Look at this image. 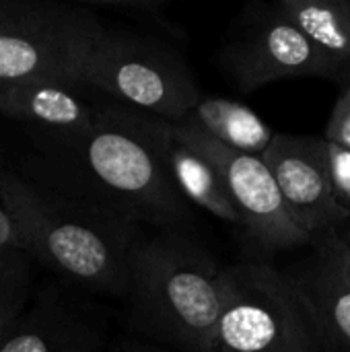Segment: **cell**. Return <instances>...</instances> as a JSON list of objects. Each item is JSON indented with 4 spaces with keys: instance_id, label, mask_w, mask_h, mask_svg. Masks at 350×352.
Returning a JSON list of instances; mask_svg holds the SVG:
<instances>
[{
    "instance_id": "obj_14",
    "label": "cell",
    "mask_w": 350,
    "mask_h": 352,
    "mask_svg": "<svg viewBox=\"0 0 350 352\" xmlns=\"http://www.w3.org/2000/svg\"><path fill=\"white\" fill-rule=\"evenodd\" d=\"M165 163L177 192L188 204L202 208L219 221L241 227L239 212L227 192L221 173L204 155L182 142L173 134L171 124H167Z\"/></svg>"
},
{
    "instance_id": "obj_11",
    "label": "cell",
    "mask_w": 350,
    "mask_h": 352,
    "mask_svg": "<svg viewBox=\"0 0 350 352\" xmlns=\"http://www.w3.org/2000/svg\"><path fill=\"white\" fill-rule=\"evenodd\" d=\"M85 87L64 80H27L0 91V116L47 134H80L93 128L103 103L89 101Z\"/></svg>"
},
{
    "instance_id": "obj_9",
    "label": "cell",
    "mask_w": 350,
    "mask_h": 352,
    "mask_svg": "<svg viewBox=\"0 0 350 352\" xmlns=\"http://www.w3.org/2000/svg\"><path fill=\"white\" fill-rule=\"evenodd\" d=\"M309 254L283 270L311 320L320 352H350V256L338 231L311 241Z\"/></svg>"
},
{
    "instance_id": "obj_3",
    "label": "cell",
    "mask_w": 350,
    "mask_h": 352,
    "mask_svg": "<svg viewBox=\"0 0 350 352\" xmlns=\"http://www.w3.org/2000/svg\"><path fill=\"white\" fill-rule=\"evenodd\" d=\"M225 274L227 266L188 231L144 235L124 297L128 330L138 340L175 352H212Z\"/></svg>"
},
{
    "instance_id": "obj_15",
    "label": "cell",
    "mask_w": 350,
    "mask_h": 352,
    "mask_svg": "<svg viewBox=\"0 0 350 352\" xmlns=\"http://www.w3.org/2000/svg\"><path fill=\"white\" fill-rule=\"evenodd\" d=\"M307 39L350 76V0H276ZM342 80V82H344Z\"/></svg>"
},
{
    "instance_id": "obj_4",
    "label": "cell",
    "mask_w": 350,
    "mask_h": 352,
    "mask_svg": "<svg viewBox=\"0 0 350 352\" xmlns=\"http://www.w3.org/2000/svg\"><path fill=\"white\" fill-rule=\"evenodd\" d=\"M80 85L169 124H179L202 97L173 41L130 29H99L83 62Z\"/></svg>"
},
{
    "instance_id": "obj_20",
    "label": "cell",
    "mask_w": 350,
    "mask_h": 352,
    "mask_svg": "<svg viewBox=\"0 0 350 352\" xmlns=\"http://www.w3.org/2000/svg\"><path fill=\"white\" fill-rule=\"evenodd\" d=\"M10 250H21V243H19V237H17L10 217L6 214V210L0 204V254L10 252Z\"/></svg>"
},
{
    "instance_id": "obj_2",
    "label": "cell",
    "mask_w": 350,
    "mask_h": 352,
    "mask_svg": "<svg viewBox=\"0 0 350 352\" xmlns=\"http://www.w3.org/2000/svg\"><path fill=\"white\" fill-rule=\"evenodd\" d=\"M0 204L31 260L72 285L124 301L136 250L146 235L142 225L68 198L2 161Z\"/></svg>"
},
{
    "instance_id": "obj_10",
    "label": "cell",
    "mask_w": 350,
    "mask_h": 352,
    "mask_svg": "<svg viewBox=\"0 0 350 352\" xmlns=\"http://www.w3.org/2000/svg\"><path fill=\"white\" fill-rule=\"evenodd\" d=\"M262 159L272 171L285 204L311 241L342 229L350 212L334 198L324 165L322 138L276 132Z\"/></svg>"
},
{
    "instance_id": "obj_21",
    "label": "cell",
    "mask_w": 350,
    "mask_h": 352,
    "mask_svg": "<svg viewBox=\"0 0 350 352\" xmlns=\"http://www.w3.org/2000/svg\"><path fill=\"white\" fill-rule=\"evenodd\" d=\"M113 352H175L171 349H165V346H159V344H153V342H144V340H138V338H128V340H122L116 351Z\"/></svg>"
},
{
    "instance_id": "obj_13",
    "label": "cell",
    "mask_w": 350,
    "mask_h": 352,
    "mask_svg": "<svg viewBox=\"0 0 350 352\" xmlns=\"http://www.w3.org/2000/svg\"><path fill=\"white\" fill-rule=\"evenodd\" d=\"M179 126L192 128L227 148L256 157H264L276 136L252 107L221 95H202Z\"/></svg>"
},
{
    "instance_id": "obj_6",
    "label": "cell",
    "mask_w": 350,
    "mask_h": 352,
    "mask_svg": "<svg viewBox=\"0 0 350 352\" xmlns=\"http://www.w3.org/2000/svg\"><path fill=\"white\" fill-rule=\"evenodd\" d=\"M87 6L0 0V91L27 80L80 85V68L101 29Z\"/></svg>"
},
{
    "instance_id": "obj_19",
    "label": "cell",
    "mask_w": 350,
    "mask_h": 352,
    "mask_svg": "<svg viewBox=\"0 0 350 352\" xmlns=\"http://www.w3.org/2000/svg\"><path fill=\"white\" fill-rule=\"evenodd\" d=\"M340 87H342V91H340L338 101H336V105L330 113V120L326 124L324 138L350 148V76Z\"/></svg>"
},
{
    "instance_id": "obj_17",
    "label": "cell",
    "mask_w": 350,
    "mask_h": 352,
    "mask_svg": "<svg viewBox=\"0 0 350 352\" xmlns=\"http://www.w3.org/2000/svg\"><path fill=\"white\" fill-rule=\"evenodd\" d=\"M91 6L122 12L149 29L161 31V35L169 41H186L188 37L186 31L169 19L165 0H103Z\"/></svg>"
},
{
    "instance_id": "obj_16",
    "label": "cell",
    "mask_w": 350,
    "mask_h": 352,
    "mask_svg": "<svg viewBox=\"0 0 350 352\" xmlns=\"http://www.w3.org/2000/svg\"><path fill=\"white\" fill-rule=\"evenodd\" d=\"M23 250L0 254V342L25 314L31 289V264Z\"/></svg>"
},
{
    "instance_id": "obj_8",
    "label": "cell",
    "mask_w": 350,
    "mask_h": 352,
    "mask_svg": "<svg viewBox=\"0 0 350 352\" xmlns=\"http://www.w3.org/2000/svg\"><path fill=\"white\" fill-rule=\"evenodd\" d=\"M171 130L182 142L204 155L221 173L239 212L241 229L260 252L276 254L311 245L309 233L291 214L262 157L227 148L179 124H171Z\"/></svg>"
},
{
    "instance_id": "obj_1",
    "label": "cell",
    "mask_w": 350,
    "mask_h": 352,
    "mask_svg": "<svg viewBox=\"0 0 350 352\" xmlns=\"http://www.w3.org/2000/svg\"><path fill=\"white\" fill-rule=\"evenodd\" d=\"M167 124L105 99L97 124L80 134L31 130L39 151L35 179L142 227L188 231L190 204L165 163Z\"/></svg>"
},
{
    "instance_id": "obj_18",
    "label": "cell",
    "mask_w": 350,
    "mask_h": 352,
    "mask_svg": "<svg viewBox=\"0 0 350 352\" xmlns=\"http://www.w3.org/2000/svg\"><path fill=\"white\" fill-rule=\"evenodd\" d=\"M322 153L334 198L350 212V148L330 142L322 136Z\"/></svg>"
},
{
    "instance_id": "obj_22",
    "label": "cell",
    "mask_w": 350,
    "mask_h": 352,
    "mask_svg": "<svg viewBox=\"0 0 350 352\" xmlns=\"http://www.w3.org/2000/svg\"><path fill=\"white\" fill-rule=\"evenodd\" d=\"M338 235L342 237V241H344V245H347V252H349L350 256V219L342 225V229L338 231Z\"/></svg>"
},
{
    "instance_id": "obj_5",
    "label": "cell",
    "mask_w": 350,
    "mask_h": 352,
    "mask_svg": "<svg viewBox=\"0 0 350 352\" xmlns=\"http://www.w3.org/2000/svg\"><path fill=\"white\" fill-rule=\"evenodd\" d=\"M212 352H320L307 309L283 270L256 260L227 266Z\"/></svg>"
},
{
    "instance_id": "obj_7",
    "label": "cell",
    "mask_w": 350,
    "mask_h": 352,
    "mask_svg": "<svg viewBox=\"0 0 350 352\" xmlns=\"http://www.w3.org/2000/svg\"><path fill=\"white\" fill-rule=\"evenodd\" d=\"M219 66L243 93L285 78L316 76L338 85L344 80L278 2H256L243 8L221 45Z\"/></svg>"
},
{
    "instance_id": "obj_12",
    "label": "cell",
    "mask_w": 350,
    "mask_h": 352,
    "mask_svg": "<svg viewBox=\"0 0 350 352\" xmlns=\"http://www.w3.org/2000/svg\"><path fill=\"white\" fill-rule=\"evenodd\" d=\"M103 330L47 289L0 342V352H99Z\"/></svg>"
}]
</instances>
